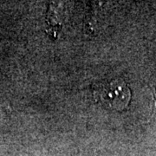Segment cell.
<instances>
[{
  "label": "cell",
  "instance_id": "6da1fadb",
  "mask_svg": "<svg viewBox=\"0 0 156 156\" xmlns=\"http://www.w3.org/2000/svg\"><path fill=\"white\" fill-rule=\"evenodd\" d=\"M95 96L103 106L122 111L128 106L131 94L127 83L118 79L101 84L95 90Z\"/></svg>",
  "mask_w": 156,
  "mask_h": 156
}]
</instances>
